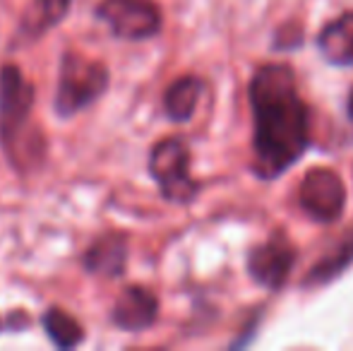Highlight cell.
Instances as JSON below:
<instances>
[{
	"label": "cell",
	"mask_w": 353,
	"mask_h": 351,
	"mask_svg": "<svg viewBox=\"0 0 353 351\" xmlns=\"http://www.w3.org/2000/svg\"><path fill=\"white\" fill-rule=\"evenodd\" d=\"M293 263H296V250L281 236H274L267 243L257 245L248 258V270L260 284L276 289L286 281L288 272H291Z\"/></svg>",
	"instance_id": "obj_7"
},
{
	"label": "cell",
	"mask_w": 353,
	"mask_h": 351,
	"mask_svg": "<svg viewBox=\"0 0 353 351\" xmlns=\"http://www.w3.org/2000/svg\"><path fill=\"white\" fill-rule=\"evenodd\" d=\"M190 152L181 137L161 140L149 157V171L157 178L163 197L173 202H188L197 192V183L190 178Z\"/></svg>",
	"instance_id": "obj_4"
},
{
	"label": "cell",
	"mask_w": 353,
	"mask_h": 351,
	"mask_svg": "<svg viewBox=\"0 0 353 351\" xmlns=\"http://www.w3.org/2000/svg\"><path fill=\"white\" fill-rule=\"evenodd\" d=\"M32 106V85L22 77L19 68L5 66L0 70V140L10 161L17 166L39 159L43 150L41 137H34Z\"/></svg>",
	"instance_id": "obj_2"
},
{
	"label": "cell",
	"mask_w": 353,
	"mask_h": 351,
	"mask_svg": "<svg viewBox=\"0 0 353 351\" xmlns=\"http://www.w3.org/2000/svg\"><path fill=\"white\" fill-rule=\"evenodd\" d=\"M346 202L341 178L330 169H312L301 183V205L312 219L334 221Z\"/></svg>",
	"instance_id": "obj_6"
},
{
	"label": "cell",
	"mask_w": 353,
	"mask_h": 351,
	"mask_svg": "<svg viewBox=\"0 0 353 351\" xmlns=\"http://www.w3.org/2000/svg\"><path fill=\"white\" fill-rule=\"evenodd\" d=\"M108 87V70L101 63L84 61L77 53H68L61 66V80L56 92V111L72 116L99 99Z\"/></svg>",
	"instance_id": "obj_3"
},
{
	"label": "cell",
	"mask_w": 353,
	"mask_h": 351,
	"mask_svg": "<svg viewBox=\"0 0 353 351\" xmlns=\"http://www.w3.org/2000/svg\"><path fill=\"white\" fill-rule=\"evenodd\" d=\"M320 51L334 66H353V12L341 14L322 29Z\"/></svg>",
	"instance_id": "obj_10"
},
{
	"label": "cell",
	"mask_w": 353,
	"mask_h": 351,
	"mask_svg": "<svg viewBox=\"0 0 353 351\" xmlns=\"http://www.w3.org/2000/svg\"><path fill=\"white\" fill-rule=\"evenodd\" d=\"M349 113H351V118H353V92H351V97H349Z\"/></svg>",
	"instance_id": "obj_14"
},
{
	"label": "cell",
	"mask_w": 353,
	"mask_h": 351,
	"mask_svg": "<svg viewBox=\"0 0 353 351\" xmlns=\"http://www.w3.org/2000/svg\"><path fill=\"white\" fill-rule=\"evenodd\" d=\"M68 8H70V0H34L22 22V29L34 39L41 37L46 29L56 27L65 17Z\"/></svg>",
	"instance_id": "obj_12"
},
{
	"label": "cell",
	"mask_w": 353,
	"mask_h": 351,
	"mask_svg": "<svg viewBox=\"0 0 353 351\" xmlns=\"http://www.w3.org/2000/svg\"><path fill=\"white\" fill-rule=\"evenodd\" d=\"M202 94V82L197 77H181L171 87L166 89V97H163V108H166L168 118L171 121H190L192 113L197 108Z\"/></svg>",
	"instance_id": "obj_11"
},
{
	"label": "cell",
	"mask_w": 353,
	"mask_h": 351,
	"mask_svg": "<svg viewBox=\"0 0 353 351\" xmlns=\"http://www.w3.org/2000/svg\"><path fill=\"white\" fill-rule=\"evenodd\" d=\"M159 315V301L144 286H128L121 296H118L116 305H113V323L118 328L128 330V332H140L154 325Z\"/></svg>",
	"instance_id": "obj_8"
},
{
	"label": "cell",
	"mask_w": 353,
	"mask_h": 351,
	"mask_svg": "<svg viewBox=\"0 0 353 351\" xmlns=\"http://www.w3.org/2000/svg\"><path fill=\"white\" fill-rule=\"evenodd\" d=\"M128 263V239L123 234H106L84 253V267L92 274L118 277Z\"/></svg>",
	"instance_id": "obj_9"
},
{
	"label": "cell",
	"mask_w": 353,
	"mask_h": 351,
	"mask_svg": "<svg viewBox=\"0 0 353 351\" xmlns=\"http://www.w3.org/2000/svg\"><path fill=\"white\" fill-rule=\"evenodd\" d=\"M97 14L121 39H149L161 29V12L152 0H101Z\"/></svg>",
	"instance_id": "obj_5"
},
{
	"label": "cell",
	"mask_w": 353,
	"mask_h": 351,
	"mask_svg": "<svg viewBox=\"0 0 353 351\" xmlns=\"http://www.w3.org/2000/svg\"><path fill=\"white\" fill-rule=\"evenodd\" d=\"M255 111V171L279 176L310 142L307 106L301 101L296 77L286 66H262L250 82Z\"/></svg>",
	"instance_id": "obj_1"
},
{
	"label": "cell",
	"mask_w": 353,
	"mask_h": 351,
	"mask_svg": "<svg viewBox=\"0 0 353 351\" xmlns=\"http://www.w3.org/2000/svg\"><path fill=\"white\" fill-rule=\"evenodd\" d=\"M43 330L51 337V342L61 349H72L84 339L82 325L61 308L46 310V315H43Z\"/></svg>",
	"instance_id": "obj_13"
}]
</instances>
